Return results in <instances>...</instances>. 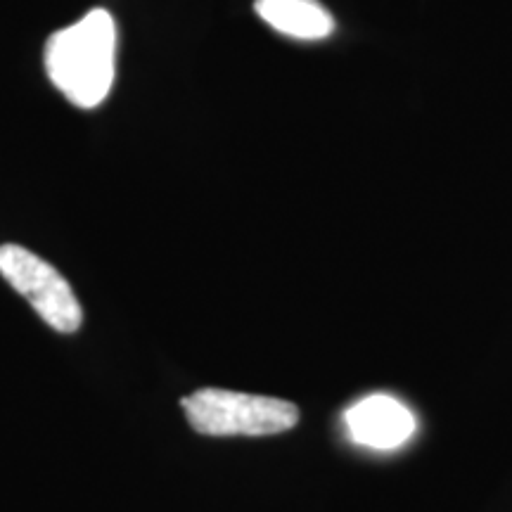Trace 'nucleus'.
I'll return each mask as SVG.
<instances>
[{
	"label": "nucleus",
	"instance_id": "nucleus-3",
	"mask_svg": "<svg viewBox=\"0 0 512 512\" xmlns=\"http://www.w3.org/2000/svg\"><path fill=\"white\" fill-rule=\"evenodd\" d=\"M0 273L22 294L34 311L57 332H76L81 328L83 311L79 299L55 266L19 245L0 247Z\"/></svg>",
	"mask_w": 512,
	"mask_h": 512
},
{
	"label": "nucleus",
	"instance_id": "nucleus-5",
	"mask_svg": "<svg viewBox=\"0 0 512 512\" xmlns=\"http://www.w3.org/2000/svg\"><path fill=\"white\" fill-rule=\"evenodd\" d=\"M256 15L278 34L320 41L335 31V17L320 0H256Z\"/></svg>",
	"mask_w": 512,
	"mask_h": 512
},
{
	"label": "nucleus",
	"instance_id": "nucleus-4",
	"mask_svg": "<svg viewBox=\"0 0 512 512\" xmlns=\"http://www.w3.org/2000/svg\"><path fill=\"white\" fill-rule=\"evenodd\" d=\"M344 425L356 444L392 451L415 434V415L394 396L373 394L344 411Z\"/></svg>",
	"mask_w": 512,
	"mask_h": 512
},
{
	"label": "nucleus",
	"instance_id": "nucleus-1",
	"mask_svg": "<svg viewBox=\"0 0 512 512\" xmlns=\"http://www.w3.org/2000/svg\"><path fill=\"white\" fill-rule=\"evenodd\" d=\"M114 53V19L110 12L93 10L72 27L50 36L46 46L48 76L74 105L93 110L112 88Z\"/></svg>",
	"mask_w": 512,
	"mask_h": 512
},
{
	"label": "nucleus",
	"instance_id": "nucleus-2",
	"mask_svg": "<svg viewBox=\"0 0 512 512\" xmlns=\"http://www.w3.org/2000/svg\"><path fill=\"white\" fill-rule=\"evenodd\" d=\"M181 403L192 430L207 437H266L299 422V408L275 396L200 389Z\"/></svg>",
	"mask_w": 512,
	"mask_h": 512
}]
</instances>
